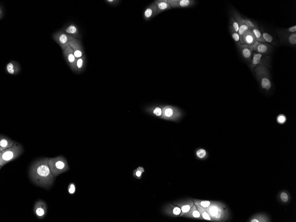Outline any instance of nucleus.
Returning <instances> with one entry per match:
<instances>
[{
  "mask_svg": "<svg viewBox=\"0 0 296 222\" xmlns=\"http://www.w3.org/2000/svg\"><path fill=\"white\" fill-rule=\"evenodd\" d=\"M49 157L38 159L32 163L30 168V178L35 184L49 189L54 183L55 177L49 167Z\"/></svg>",
  "mask_w": 296,
  "mask_h": 222,
  "instance_id": "1",
  "label": "nucleus"
},
{
  "mask_svg": "<svg viewBox=\"0 0 296 222\" xmlns=\"http://www.w3.org/2000/svg\"><path fill=\"white\" fill-rule=\"evenodd\" d=\"M254 72L262 90L265 92H270L273 86L269 68L259 65L254 68Z\"/></svg>",
  "mask_w": 296,
  "mask_h": 222,
  "instance_id": "2",
  "label": "nucleus"
},
{
  "mask_svg": "<svg viewBox=\"0 0 296 222\" xmlns=\"http://www.w3.org/2000/svg\"><path fill=\"white\" fill-rule=\"evenodd\" d=\"M24 148L21 144L16 142L10 148L0 152V168L18 158L24 153Z\"/></svg>",
  "mask_w": 296,
  "mask_h": 222,
  "instance_id": "3",
  "label": "nucleus"
},
{
  "mask_svg": "<svg viewBox=\"0 0 296 222\" xmlns=\"http://www.w3.org/2000/svg\"><path fill=\"white\" fill-rule=\"evenodd\" d=\"M48 164L50 170L55 178L69 170L68 161L63 156L49 158Z\"/></svg>",
  "mask_w": 296,
  "mask_h": 222,
  "instance_id": "4",
  "label": "nucleus"
},
{
  "mask_svg": "<svg viewBox=\"0 0 296 222\" xmlns=\"http://www.w3.org/2000/svg\"><path fill=\"white\" fill-rule=\"evenodd\" d=\"M259 65L266 66L268 68H270V57L268 55L260 53H253L252 57L249 64V67L251 71L253 72L254 68Z\"/></svg>",
  "mask_w": 296,
  "mask_h": 222,
  "instance_id": "5",
  "label": "nucleus"
},
{
  "mask_svg": "<svg viewBox=\"0 0 296 222\" xmlns=\"http://www.w3.org/2000/svg\"><path fill=\"white\" fill-rule=\"evenodd\" d=\"M53 38L55 42L60 45L63 51L69 47L70 43L75 38L62 31L53 34Z\"/></svg>",
  "mask_w": 296,
  "mask_h": 222,
  "instance_id": "6",
  "label": "nucleus"
},
{
  "mask_svg": "<svg viewBox=\"0 0 296 222\" xmlns=\"http://www.w3.org/2000/svg\"><path fill=\"white\" fill-rule=\"evenodd\" d=\"M277 33L282 45L286 44L290 46H296V33L289 34L286 33L283 30H278Z\"/></svg>",
  "mask_w": 296,
  "mask_h": 222,
  "instance_id": "7",
  "label": "nucleus"
},
{
  "mask_svg": "<svg viewBox=\"0 0 296 222\" xmlns=\"http://www.w3.org/2000/svg\"><path fill=\"white\" fill-rule=\"evenodd\" d=\"M63 54L66 62L69 65L72 72L77 73L76 63L78 59L75 57L72 48L70 46L67 47L63 51Z\"/></svg>",
  "mask_w": 296,
  "mask_h": 222,
  "instance_id": "8",
  "label": "nucleus"
},
{
  "mask_svg": "<svg viewBox=\"0 0 296 222\" xmlns=\"http://www.w3.org/2000/svg\"><path fill=\"white\" fill-rule=\"evenodd\" d=\"M230 14L232 17L237 22L238 24L246 25L248 26L251 30L254 28L258 27V25L257 23L253 22L251 20L247 18H245L242 17L239 13L234 9H232L230 11Z\"/></svg>",
  "mask_w": 296,
  "mask_h": 222,
  "instance_id": "9",
  "label": "nucleus"
},
{
  "mask_svg": "<svg viewBox=\"0 0 296 222\" xmlns=\"http://www.w3.org/2000/svg\"><path fill=\"white\" fill-rule=\"evenodd\" d=\"M172 9H181L192 7L196 4L197 1L194 0H167Z\"/></svg>",
  "mask_w": 296,
  "mask_h": 222,
  "instance_id": "10",
  "label": "nucleus"
},
{
  "mask_svg": "<svg viewBox=\"0 0 296 222\" xmlns=\"http://www.w3.org/2000/svg\"><path fill=\"white\" fill-rule=\"evenodd\" d=\"M255 53H260L264 55H269L271 53L273 47L267 43H261L256 42L251 47Z\"/></svg>",
  "mask_w": 296,
  "mask_h": 222,
  "instance_id": "11",
  "label": "nucleus"
},
{
  "mask_svg": "<svg viewBox=\"0 0 296 222\" xmlns=\"http://www.w3.org/2000/svg\"><path fill=\"white\" fill-rule=\"evenodd\" d=\"M47 204L44 201L39 200L35 203L34 212L36 216L38 218L44 219L47 214Z\"/></svg>",
  "mask_w": 296,
  "mask_h": 222,
  "instance_id": "12",
  "label": "nucleus"
},
{
  "mask_svg": "<svg viewBox=\"0 0 296 222\" xmlns=\"http://www.w3.org/2000/svg\"><path fill=\"white\" fill-rule=\"evenodd\" d=\"M69 46L73 50L74 55L77 59L81 58L84 56V49L80 40L74 38V40L70 43Z\"/></svg>",
  "mask_w": 296,
  "mask_h": 222,
  "instance_id": "13",
  "label": "nucleus"
},
{
  "mask_svg": "<svg viewBox=\"0 0 296 222\" xmlns=\"http://www.w3.org/2000/svg\"><path fill=\"white\" fill-rule=\"evenodd\" d=\"M256 42L254 34L251 30L247 31L240 39L239 43L251 47Z\"/></svg>",
  "mask_w": 296,
  "mask_h": 222,
  "instance_id": "14",
  "label": "nucleus"
},
{
  "mask_svg": "<svg viewBox=\"0 0 296 222\" xmlns=\"http://www.w3.org/2000/svg\"><path fill=\"white\" fill-rule=\"evenodd\" d=\"M237 45L240 53L244 59L247 61L250 62L253 53L251 48L246 45L241 44L239 42L237 43Z\"/></svg>",
  "mask_w": 296,
  "mask_h": 222,
  "instance_id": "15",
  "label": "nucleus"
},
{
  "mask_svg": "<svg viewBox=\"0 0 296 222\" xmlns=\"http://www.w3.org/2000/svg\"><path fill=\"white\" fill-rule=\"evenodd\" d=\"M16 141L6 136L1 134L0 135V152L12 147Z\"/></svg>",
  "mask_w": 296,
  "mask_h": 222,
  "instance_id": "16",
  "label": "nucleus"
},
{
  "mask_svg": "<svg viewBox=\"0 0 296 222\" xmlns=\"http://www.w3.org/2000/svg\"><path fill=\"white\" fill-rule=\"evenodd\" d=\"M157 11V7L155 3H152L145 9L143 14V18L145 21H148L154 18Z\"/></svg>",
  "mask_w": 296,
  "mask_h": 222,
  "instance_id": "17",
  "label": "nucleus"
},
{
  "mask_svg": "<svg viewBox=\"0 0 296 222\" xmlns=\"http://www.w3.org/2000/svg\"><path fill=\"white\" fill-rule=\"evenodd\" d=\"M21 70V66L18 63L14 61L9 62L6 67V71L8 74L16 75L18 74Z\"/></svg>",
  "mask_w": 296,
  "mask_h": 222,
  "instance_id": "18",
  "label": "nucleus"
},
{
  "mask_svg": "<svg viewBox=\"0 0 296 222\" xmlns=\"http://www.w3.org/2000/svg\"><path fill=\"white\" fill-rule=\"evenodd\" d=\"M157 7V11L155 16L166 10H171L172 8L167 2V0H156L154 1Z\"/></svg>",
  "mask_w": 296,
  "mask_h": 222,
  "instance_id": "19",
  "label": "nucleus"
},
{
  "mask_svg": "<svg viewBox=\"0 0 296 222\" xmlns=\"http://www.w3.org/2000/svg\"><path fill=\"white\" fill-rule=\"evenodd\" d=\"M65 33L72 36L73 38H80V35L79 33V30L76 26L74 24H71L66 28L65 30Z\"/></svg>",
  "mask_w": 296,
  "mask_h": 222,
  "instance_id": "20",
  "label": "nucleus"
},
{
  "mask_svg": "<svg viewBox=\"0 0 296 222\" xmlns=\"http://www.w3.org/2000/svg\"><path fill=\"white\" fill-rule=\"evenodd\" d=\"M86 59L85 56L79 58L76 63L77 68V74H80L83 72L86 67Z\"/></svg>",
  "mask_w": 296,
  "mask_h": 222,
  "instance_id": "21",
  "label": "nucleus"
},
{
  "mask_svg": "<svg viewBox=\"0 0 296 222\" xmlns=\"http://www.w3.org/2000/svg\"><path fill=\"white\" fill-rule=\"evenodd\" d=\"M251 30L252 31L253 33L254 34L256 42H261V43H266L263 38L262 35L261 31H260L259 27L253 28Z\"/></svg>",
  "mask_w": 296,
  "mask_h": 222,
  "instance_id": "22",
  "label": "nucleus"
},
{
  "mask_svg": "<svg viewBox=\"0 0 296 222\" xmlns=\"http://www.w3.org/2000/svg\"><path fill=\"white\" fill-rule=\"evenodd\" d=\"M229 24L230 29L234 30L236 33H238L239 29L238 23L231 16L229 18Z\"/></svg>",
  "mask_w": 296,
  "mask_h": 222,
  "instance_id": "23",
  "label": "nucleus"
},
{
  "mask_svg": "<svg viewBox=\"0 0 296 222\" xmlns=\"http://www.w3.org/2000/svg\"><path fill=\"white\" fill-rule=\"evenodd\" d=\"M239 29L238 33L239 35L240 39L242 36L247 31L251 30L249 28V27L246 26V25L239 24Z\"/></svg>",
  "mask_w": 296,
  "mask_h": 222,
  "instance_id": "24",
  "label": "nucleus"
},
{
  "mask_svg": "<svg viewBox=\"0 0 296 222\" xmlns=\"http://www.w3.org/2000/svg\"><path fill=\"white\" fill-rule=\"evenodd\" d=\"M262 35L263 38L264 39L266 42L273 44L274 39L271 35L267 33H263Z\"/></svg>",
  "mask_w": 296,
  "mask_h": 222,
  "instance_id": "25",
  "label": "nucleus"
},
{
  "mask_svg": "<svg viewBox=\"0 0 296 222\" xmlns=\"http://www.w3.org/2000/svg\"><path fill=\"white\" fill-rule=\"evenodd\" d=\"M229 30L231 34V35L232 38L234 40L235 42H236L237 43L239 42L240 37L238 33H236L234 30H232L231 29H230V28Z\"/></svg>",
  "mask_w": 296,
  "mask_h": 222,
  "instance_id": "26",
  "label": "nucleus"
},
{
  "mask_svg": "<svg viewBox=\"0 0 296 222\" xmlns=\"http://www.w3.org/2000/svg\"><path fill=\"white\" fill-rule=\"evenodd\" d=\"M287 120L286 117L283 114H280L277 117V121L279 124L285 123Z\"/></svg>",
  "mask_w": 296,
  "mask_h": 222,
  "instance_id": "27",
  "label": "nucleus"
},
{
  "mask_svg": "<svg viewBox=\"0 0 296 222\" xmlns=\"http://www.w3.org/2000/svg\"><path fill=\"white\" fill-rule=\"evenodd\" d=\"M76 185H75V184L73 183H71L69 184L68 190H69V192L70 194H74L75 192H76Z\"/></svg>",
  "mask_w": 296,
  "mask_h": 222,
  "instance_id": "28",
  "label": "nucleus"
},
{
  "mask_svg": "<svg viewBox=\"0 0 296 222\" xmlns=\"http://www.w3.org/2000/svg\"><path fill=\"white\" fill-rule=\"evenodd\" d=\"M283 30L286 33H289V34H294L296 33V26H292L287 28V29H283Z\"/></svg>",
  "mask_w": 296,
  "mask_h": 222,
  "instance_id": "29",
  "label": "nucleus"
},
{
  "mask_svg": "<svg viewBox=\"0 0 296 222\" xmlns=\"http://www.w3.org/2000/svg\"><path fill=\"white\" fill-rule=\"evenodd\" d=\"M196 154H197L198 157L200 158H203L205 157L206 155V152L204 149H200L198 150L197 153H196Z\"/></svg>",
  "mask_w": 296,
  "mask_h": 222,
  "instance_id": "30",
  "label": "nucleus"
},
{
  "mask_svg": "<svg viewBox=\"0 0 296 222\" xmlns=\"http://www.w3.org/2000/svg\"><path fill=\"white\" fill-rule=\"evenodd\" d=\"M173 111L171 108H168L164 110V116L167 117H170L173 114Z\"/></svg>",
  "mask_w": 296,
  "mask_h": 222,
  "instance_id": "31",
  "label": "nucleus"
},
{
  "mask_svg": "<svg viewBox=\"0 0 296 222\" xmlns=\"http://www.w3.org/2000/svg\"><path fill=\"white\" fill-rule=\"evenodd\" d=\"M120 2V1H118V0H106V1H105L106 3L110 5V6H113L118 5Z\"/></svg>",
  "mask_w": 296,
  "mask_h": 222,
  "instance_id": "32",
  "label": "nucleus"
},
{
  "mask_svg": "<svg viewBox=\"0 0 296 222\" xmlns=\"http://www.w3.org/2000/svg\"><path fill=\"white\" fill-rule=\"evenodd\" d=\"M153 113L157 116H160L162 114V110L161 108L157 107L153 110Z\"/></svg>",
  "mask_w": 296,
  "mask_h": 222,
  "instance_id": "33",
  "label": "nucleus"
},
{
  "mask_svg": "<svg viewBox=\"0 0 296 222\" xmlns=\"http://www.w3.org/2000/svg\"><path fill=\"white\" fill-rule=\"evenodd\" d=\"M281 198L282 201L286 202L288 200V197L286 193L285 192L282 193L281 195Z\"/></svg>",
  "mask_w": 296,
  "mask_h": 222,
  "instance_id": "34",
  "label": "nucleus"
},
{
  "mask_svg": "<svg viewBox=\"0 0 296 222\" xmlns=\"http://www.w3.org/2000/svg\"><path fill=\"white\" fill-rule=\"evenodd\" d=\"M143 171H144V170H143L142 168H138V169L135 172V176L137 177H140Z\"/></svg>",
  "mask_w": 296,
  "mask_h": 222,
  "instance_id": "35",
  "label": "nucleus"
},
{
  "mask_svg": "<svg viewBox=\"0 0 296 222\" xmlns=\"http://www.w3.org/2000/svg\"><path fill=\"white\" fill-rule=\"evenodd\" d=\"M210 204V203L209 201H202L201 202L202 206L204 208H207L209 206Z\"/></svg>",
  "mask_w": 296,
  "mask_h": 222,
  "instance_id": "36",
  "label": "nucleus"
},
{
  "mask_svg": "<svg viewBox=\"0 0 296 222\" xmlns=\"http://www.w3.org/2000/svg\"><path fill=\"white\" fill-rule=\"evenodd\" d=\"M190 209V206L185 205L182 207V211L183 212H187Z\"/></svg>",
  "mask_w": 296,
  "mask_h": 222,
  "instance_id": "37",
  "label": "nucleus"
},
{
  "mask_svg": "<svg viewBox=\"0 0 296 222\" xmlns=\"http://www.w3.org/2000/svg\"><path fill=\"white\" fill-rule=\"evenodd\" d=\"M173 212L175 215H178L180 214V212H181V210L180 208L176 207L173 209Z\"/></svg>",
  "mask_w": 296,
  "mask_h": 222,
  "instance_id": "38",
  "label": "nucleus"
},
{
  "mask_svg": "<svg viewBox=\"0 0 296 222\" xmlns=\"http://www.w3.org/2000/svg\"><path fill=\"white\" fill-rule=\"evenodd\" d=\"M218 212L217 208L215 207H213L211 208L210 209V212L211 213V214L213 215H215L216 214L217 212Z\"/></svg>",
  "mask_w": 296,
  "mask_h": 222,
  "instance_id": "39",
  "label": "nucleus"
},
{
  "mask_svg": "<svg viewBox=\"0 0 296 222\" xmlns=\"http://www.w3.org/2000/svg\"><path fill=\"white\" fill-rule=\"evenodd\" d=\"M203 218H204V219H205V220H211V218H210L209 215H208V214H207V213L206 212H204L203 213Z\"/></svg>",
  "mask_w": 296,
  "mask_h": 222,
  "instance_id": "40",
  "label": "nucleus"
},
{
  "mask_svg": "<svg viewBox=\"0 0 296 222\" xmlns=\"http://www.w3.org/2000/svg\"><path fill=\"white\" fill-rule=\"evenodd\" d=\"M193 216L194 217L198 218L200 216V213L198 211H195L193 212Z\"/></svg>",
  "mask_w": 296,
  "mask_h": 222,
  "instance_id": "41",
  "label": "nucleus"
},
{
  "mask_svg": "<svg viewBox=\"0 0 296 222\" xmlns=\"http://www.w3.org/2000/svg\"><path fill=\"white\" fill-rule=\"evenodd\" d=\"M2 6H1V9H0V12H1V13H0V16H1V19H2Z\"/></svg>",
  "mask_w": 296,
  "mask_h": 222,
  "instance_id": "42",
  "label": "nucleus"
},
{
  "mask_svg": "<svg viewBox=\"0 0 296 222\" xmlns=\"http://www.w3.org/2000/svg\"><path fill=\"white\" fill-rule=\"evenodd\" d=\"M251 222H259V221L258 220H256V219H254V220H252L251 221Z\"/></svg>",
  "mask_w": 296,
  "mask_h": 222,
  "instance_id": "43",
  "label": "nucleus"
}]
</instances>
